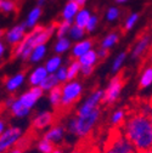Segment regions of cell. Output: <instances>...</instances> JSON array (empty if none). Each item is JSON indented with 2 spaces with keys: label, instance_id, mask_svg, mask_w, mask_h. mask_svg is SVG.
I'll use <instances>...</instances> for the list:
<instances>
[{
  "label": "cell",
  "instance_id": "cell-3",
  "mask_svg": "<svg viewBox=\"0 0 152 153\" xmlns=\"http://www.w3.org/2000/svg\"><path fill=\"white\" fill-rule=\"evenodd\" d=\"M100 118V108L86 114V116H74L68 120V131L74 136L85 137L95 128Z\"/></svg>",
  "mask_w": 152,
  "mask_h": 153
},
{
  "label": "cell",
  "instance_id": "cell-40",
  "mask_svg": "<svg viewBox=\"0 0 152 153\" xmlns=\"http://www.w3.org/2000/svg\"><path fill=\"white\" fill-rule=\"evenodd\" d=\"M5 52H6V46H5L4 42H1V39H0V59L5 55Z\"/></svg>",
  "mask_w": 152,
  "mask_h": 153
},
{
  "label": "cell",
  "instance_id": "cell-41",
  "mask_svg": "<svg viewBox=\"0 0 152 153\" xmlns=\"http://www.w3.org/2000/svg\"><path fill=\"white\" fill-rule=\"evenodd\" d=\"M6 130V122L3 119V118H0V135Z\"/></svg>",
  "mask_w": 152,
  "mask_h": 153
},
{
  "label": "cell",
  "instance_id": "cell-21",
  "mask_svg": "<svg viewBox=\"0 0 152 153\" xmlns=\"http://www.w3.org/2000/svg\"><path fill=\"white\" fill-rule=\"evenodd\" d=\"M98 60H99L98 51H95V50H92V49L78 59V61H79V63H80L82 66H92V67H94L95 63L98 62Z\"/></svg>",
  "mask_w": 152,
  "mask_h": 153
},
{
  "label": "cell",
  "instance_id": "cell-48",
  "mask_svg": "<svg viewBox=\"0 0 152 153\" xmlns=\"http://www.w3.org/2000/svg\"><path fill=\"white\" fill-rule=\"evenodd\" d=\"M128 1H130V0H116L117 4H125V3H128Z\"/></svg>",
  "mask_w": 152,
  "mask_h": 153
},
{
  "label": "cell",
  "instance_id": "cell-8",
  "mask_svg": "<svg viewBox=\"0 0 152 153\" xmlns=\"http://www.w3.org/2000/svg\"><path fill=\"white\" fill-rule=\"evenodd\" d=\"M43 92L44 91L40 86H31V89L21 94L18 97H16V100L25 108H27L28 111H32L35 107L37 102L39 101V99L43 96Z\"/></svg>",
  "mask_w": 152,
  "mask_h": 153
},
{
  "label": "cell",
  "instance_id": "cell-27",
  "mask_svg": "<svg viewBox=\"0 0 152 153\" xmlns=\"http://www.w3.org/2000/svg\"><path fill=\"white\" fill-rule=\"evenodd\" d=\"M61 97H62V91L61 86H57L49 91V102L52 107H57L61 106Z\"/></svg>",
  "mask_w": 152,
  "mask_h": 153
},
{
  "label": "cell",
  "instance_id": "cell-24",
  "mask_svg": "<svg viewBox=\"0 0 152 153\" xmlns=\"http://www.w3.org/2000/svg\"><path fill=\"white\" fill-rule=\"evenodd\" d=\"M57 86H60V80H59L57 76H56V74H49L40 85L43 91H48V92L55 88H57Z\"/></svg>",
  "mask_w": 152,
  "mask_h": 153
},
{
  "label": "cell",
  "instance_id": "cell-18",
  "mask_svg": "<svg viewBox=\"0 0 152 153\" xmlns=\"http://www.w3.org/2000/svg\"><path fill=\"white\" fill-rule=\"evenodd\" d=\"M62 57L60 55H55V56H51L46 60L45 62V68L46 71L49 72V74H55L57 72L61 67H62Z\"/></svg>",
  "mask_w": 152,
  "mask_h": 153
},
{
  "label": "cell",
  "instance_id": "cell-33",
  "mask_svg": "<svg viewBox=\"0 0 152 153\" xmlns=\"http://www.w3.org/2000/svg\"><path fill=\"white\" fill-rule=\"evenodd\" d=\"M37 148L40 153H52L54 152V143L50 142L49 140L46 139H42L37 145Z\"/></svg>",
  "mask_w": 152,
  "mask_h": 153
},
{
  "label": "cell",
  "instance_id": "cell-43",
  "mask_svg": "<svg viewBox=\"0 0 152 153\" xmlns=\"http://www.w3.org/2000/svg\"><path fill=\"white\" fill-rule=\"evenodd\" d=\"M13 101H15V97H9V99L5 101V107L10 108V107H11V105L13 103Z\"/></svg>",
  "mask_w": 152,
  "mask_h": 153
},
{
  "label": "cell",
  "instance_id": "cell-49",
  "mask_svg": "<svg viewBox=\"0 0 152 153\" xmlns=\"http://www.w3.org/2000/svg\"><path fill=\"white\" fill-rule=\"evenodd\" d=\"M52 153H63V151L62 149H59V148H55Z\"/></svg>",
  "mask_w": 152,
  "mask_h": 153
},
{
  "label": "cell",
  "instance_id": "cell-14",
  "mask_svg": "<svg viewBox=\"0 0 152 153\" xmlns=\"http://www.w3.org/2000/svg\"><path fill=\"white\" fill-rule=\"evenodd\" d=\"M92 49V40L90 39H83L80 42H77L71 49L72 51V57L74 60H78L79 57H82L84 53L90 51Z\"/></svg>",
  "mask_w": 152,
  "mask_h": 153
},
{
  "label": "cell",
  "instance_id": "cell-45",
  "mask_svg": "<svg viewBox=\"0 0 152 153\" xmlns=\"http://www.w3.org/2000/svg\"><path fill=\"white\" fill-rule=\"evenodd\" d=\"M147 117L150 118V122H151V125H152V101L150 102V112H148V116Z\"/></svg>",
  "mask_w": 152,
  "mask_h": 153
},
{
  "label": "cell",
  "instance_id": "cell-6",
  "mask_svg": "<svg viewBox=\"0 0 152 153\" xmlns=\"http://www.w3.org/2000/svg\"><path fill=\"white\" fill-rule=\"evenodd\" d=\"M123 78L122 75L117 74L115 75L113 78L110 80L107 88L104 90V99H102V102L104 103H107V105H111L113 102H116L119 97V95L122 92V89H123Z\"/></svg>",
  "mask_w": 152,
  "mask_h": 153
},
{
  "label": "cell",
  "instance_id": "cell-47",
  "mask_svg": "<svg viewBox=\"0 0 152 153\" xmlns=\"http://www.w3.org/2000/svg\"><path fill=\"white\" fill-rule=\"evenodd\" d=\"M136 153H152V148H150V149H144V151H138Z\"/></svg>",
  "mask_w": 152,
  "mask_h": 153
},
{
  "label": "cell",
  "instance_id": "cell-25",
  "mask_svg": "<svg viewBox=\"0 0 152 153\" xmlns=\"http://www.w3.org/2000/svg\"><path fill=\"white\" fill-rule=\"evenodd\" d=\"M139 84H140L141 89H146L152 85V66H148L142 71V73L140 75Z\"/></svg>",
  "mask_w": 152,
  "mask_h": 153
},
{
  "label": "cell",
  "instance_id": "cell-13",
  "mask_svg": "<svg viewBox=\"0 0 152 153\" xmlns=\"http://www.w3.org/2000/svg\"><path fill=\"white\" fill-rule=\"evenodd\" d=\"M26 82V74L23 72H18L5 80V88L10 92H15L20 89Z\"/></svg>",
  "mask_w": 152,
  "mask_h": 153
},
{
  "label": "cell",
  "instance_id": "cell-51",
  "mask_svg": "<svg viewBox=\"0 0 152 153\" xmlns=\"http://www.w3.org/2000/svg\"><path fill=\"white\" fill-rule=\"evenodd\" d=\"M72 153H83L82 151H79V149H75V151H73Z\"/></svg>",
  "mask_w": 152,
  "mask_h": 153
},
{
  "label": "cell",
  "instance_id": "cell-10",
  "mask_svg": "<svg viewBox=\"0 0 152 153\" xmlns=\"http://www.w3.org/2000/svg\"><path fill=\"white\" fill-rule=\"evenodd\" d=\"M151 43H152V36L148 33L141 35L135 43V45L133 46L130 57L133 60H138L140 57H142V55L151 48Z\"/></svg>",
  "mask_w": 152,
  "mask_h": 153
},
{
  "label": "cell",
  "instance_id": "cell-31",
  "mask_svg": "<svg viewBox=\"0 0 152 153\" xmlns=\"http://www.w3.org/2000/svg\"><path fill=\"white\" fill-rule=\"evenodd\" d=\"M125 120V112L124 109H116L111 116V124L113 126H119Z\"/></svg>",
  "mask_w": 152,
  "mask_h": 153
},
{
  "label": "cell",
  "instance_id": "cell-35",
  "mask_svg": "<svg viewBox=\"0 0 152 153\" xmlns=\"http://www.w3.org/2000/svg\"><path fill=\"white\" fill-rule=\"evenodd\" d=\"M16 9V3L13 0H1L0 3V10L5 13H10Z\"/></svg>",
  "mask_w": 152,
  "mask_h": 153
},
{
  "label": "cell",
  "instance_id": "cell-11",
  "mask_svg": "<svg viewBox=\"0 0 152 153\" xmlns=\"http://www.w3.org/2000/svg\"><path fill=\"white\" fill-rule=\"evenodd\" d=\"M54 122V113L51 111H40L33 117L32 125L37 130H43L49 128Z\"/></svg>",
  "mask_w": 152,
  "mask_h": 153
},
{
  "label": "cell",
  "instance_id": "cell-34",
  "mask_svg": "<svg viewBox=\"0 0 152 153\" xmlns=\"http://www.w3.org/2000/svg\"><path fill=\"white\" fill-rule=\"evenodd\" d=\"M119 15H121V11L118 7L116 6H111L108 7V10L106 11V20L108 22H113V21H117L118 18H119Z\"/></svg>",
  "mask_w": 152,
  "mask_h": 153
},
{
  "label": "cell",
  "instance_id": "cell-42",
  "mask_svg": "<svg viewBox=\"0 0 152 153\" xmlns=\"http://www.w3.org/2000/svg\"><path fill=\"white\" fill-rule=\"evenodd\" d=\"M102 153H118V152H116L112 147H110L108 145H106L105 148H104V152H102Z\"/></svg>",
  "mask_w": 152,
  "mask_h": 153
},
{
  "label": "cell",
  "instance_id": "cell-52",
  "mask_svg": "<svg viewBox=\"0 0 152 153\" xmlns=\"http://www.w3.org/2000/svg\"><path fill=\"white\" fill-rule=\"evenodd\" d=\"M150 62L152 63V52H151V55H150Z\"/></svg>",
  "mask_w": 152,
  "mask_h": 153
},
{
  "label": "cell",
  "instance_id": "cell-30",
  "mask_svg": "<svg viewBox=\"0 0 152 153\" xmlns=\"http://www.w3.org/2000/svg\"><path fill=\"white\" fill-rule=\"evenodd\" d=\"M72 25H73V22L62 20V21L57 25V28H56V36H57V38L67 36L68 33H69V29H71Z\"/></svg>",
  "mask_w": 152,
  "mask_h": 153
},
{
  "label": "cell",
  "instance_id": "cell-39",
  "mask_svg": "<svg viewBox=\"0 0 152 153\" xmlns=\"http://www.w3.org/2000/svg\"><path fill=\"white\" fill-rule=\"evenodd\" d=\"M98 56H99V59H106V57L108 56V50L100 48V49L98 50Z\"/></svg>",
  "mask_w": 152,
  "mask_h": 153
},
{
  "label": "cell",
  "instance_id": "cell-38",
  "mask_svg": "<svg viewBox=\"0 0 152 153\" xmlns=\"http://www.w3.org/2000/svg\"><path fill=\"white\" fill-rule=\"evenodd\" d=\"M92 72H94V67H92V66H82V68H80V73H82L84 76L91 75Z\"/></svg>",
  "mask_w": 152,
  "mask_h": 153
},
{
  "label": "cell",
  "instance_id": "cell-12",
  "mask_svg": "<svg viewBox=\"0 0 152 153\" xmlns=\"http://www.w3.org/2000/svg\"><path fill=\"white\" fill-rule=\"evenodd\" d=\"M49 75L45 66H38L35 67L28 75V83L31 86H40L45 78Z\"/></svg>",
  "mask_w": 152,
  "mask_h": 153
},
{
  "label": "cell",
  "instance_id": "cell-17",
  "mask_svg": "<svg viewBox=\"0 0 152 153\" xmlns=\"http://www.w3.org/2000/svg\"><path fill=\"white\" fill-rule=\"evenodd\" d=\"M40 16H42V7H40V6L33 7V9L28 12L27 18H26V21H25L27 28H31V29L35 28L37 25H38V22H39Z\"/></svg>",
  "mask_w": 152,
  "mask_h": 153
},
{
  "label": "cell",
  "instance_id": "cell-15",
  "mask_svg": "<svg viewBox=\"0 0 152 153\" xmlns=\"http://www.w3.org/2000/svg\"><path fill=\"white\" fill-rule=\"evenodd\" d=\"M79 10H80V6L77 3H75V1H72V0H69V1L62 9V12H61L62 20L73 22L75 16H77V13L79 12Z\"/></svg>",
  "mask_w": 152,
  "mask_h": 153
},
{
  "label": "cell",
  "instance_id": "cell-54",
  "mask_svg": "<svg viewBox=\"0 0 152 153\" xmlns=\"http://www.w3.org/2000/svg\"><path fill=\"white\" fill-rule=\"evenodd\" d=\"M72 1H75V0H72Z\"/></svg>",
  "mask_w": 152,
  "mask_h": 153
},
{
  "label": "cell",
  "instance_id": "cell-22",
  "mask_svg": "<svg viewBox=\"0 0 152 153\" xmlns=\"http://www.w3.org/2000/svg\"><path fill=\"white\" fill-rule=\"evenodd\" d=\"M85 33H86V30H85L84 27H80V26H77V25L73 23L72 27H71V29H69L68 35H69V39L71 40H74L75 43H77V42H80V40L84 39Z\"/></svg>",
  "mask_w": 152,
  "mask_h": 153
},
{
  "label": "cell",
  "instance_id": "cell-53",
  "mask_svg": "<svg viewBox=\"0 0 152 153\" xmlns=\"http://www.w3.org/2000/svg\"><path fill=\"white\" fill-rule=\"evenodd\" d=\"M151 48H152V43H151Z\"/></svg>",
  "mask_w": 152,
  "mask_h": 153
},
{
  "label": "cell",
  "instance_id": "cell-20",
  "mask_svg": "<svg viewBox=\"0 0 152 153\" xmlns=\"http://www.w3.org/2000/svg\"><path fill=\"white\" fill-rule=\"evenodd\" d=\"M69 49H72V45H71V39L67 36H63V38H57L55 45H54V50L57 55H61V53H65L67 52Z\"/></svg>",
  "mask_w": 152,
  "mask_h": 153
},
{
  "label": "cell",
  "instance_id": "cell-1",
  "mask_svg": "<svg viewBox=\"0 0 152 153\" xmlns=\"http://www.w3.org/2000/svg\"><path fill=\"white\" fill-rule=\"evenodd\" d=\"M119 130L138 151L152 148V125L145 114L140 112L129 114Z\"/></svg>",
  "mask_w": 152,
  "mask_h": 153
},
{
  "label": "cell",
  "instance_id": "cell-37",
  "mask_svg": "<svg viewBox=\"0 0 152 153\" xmlns=\"http://www.w3.org/2000/svg\"><path fill=\"white\" fill-rule=\"evenodd\" d=\"M55 74H56V76L59 78L60 83H63V84H65V83L68 82V71H67V67L62 66Z\"/></svg>",
  "mask_w": 152,
  "mask_h": 153
},
{
  "label": "cell",
  "instance_id": "cell-29",
  "mask_svg": "<svg viewBox=\"0 0 152 153\" xmlns=\"http://www.w3.org/2000/svg\"><path fill=\"white\" fill-rule=\"evenodd\" d=\"M80 68H82V65L79 63L78 60H73V61L69 62V65L67 67V71H68V82L69 80H74L75 76L80 73Z\"/></svg>",
  "mask_w": 152,
  "mask_h": 153
},
{
  "label": "cell",
  "instance_id": "cell-9",
  "mask_svg": "<svg viewBox=\"0 0 152 153\" xmlns=\"http://www.w3.org/2000/svg\"><path fill=\"white\" fill-rule=\"evenodd\" d=\"M27 26L26 23H21V25H16L13 26L11 29H9L5 33V39L10 45H18L27 35Z\"/></svg>",
  "mask_w": 152,
  "mask_h": 153
},
{
  "label": "cell",
  "instance_id": "cell-16",
  "mask_svg": "<svg viewBox=\"0 0 152 153\" xmlns=\"http://www.w3.org/2000/svg\"><path fill=\"white\" fill-rule=\"evenodd\" d=\"M65 136V128L61 125H54L51 126L44 135V139L49 140L50 142H60Z\"/></svg>",
  "mask_w": 152,
  "mask_h": 153
},
{
  "label": "cell",
  "instance_id": "cell-55",
  "mask_svg": "<svg viewBox=\"0 0 152 153\" xmlns=\"http://www.w3.org/2000/svg\"><path fill=\"white\" fill-rule=\"evenodd\" d=\"M0 3H1V0H0Z\"/></svg>",
  "mask_w": 152,
  "mask_h": 153
},
{
  "label": "cell",
  "instance_id": "cell-2",
  "mask_svg": "<svg viewBox=\"0 0 152 153\" xmlns=\"http://www.w3.org/2000/svg\"><path fill=\"white\" fill-rule=\"evenodd\" d=\"M56 28L57 25H50L48 27H35L33 28L27 35L25 39L18 44L15 50L13 55L17 59H21L23 61H29V56L33 51V49L40 44H46V42L50 40V38L56 33Z\"/></svg>",
  "mask_w": 152,
  "mask_h": 153
},
{
  "label": "cell",
  "instance_id": "cell-5",
  "mask_svg": "<svg viewBox=\"0 0 152 153\" xmlns=\"http://www.w3.org/2000/svg\"><path fill=\"white\" fill-rule=\"evenodd\" d=\"M22 140V129L10 126L0 135V153H7Z\"/></svg>",
  "mask_w": 152,
  "mask_h": 153
},
{
  "label": "cell",
  "instance_id": "cell-50",
  "mask_svg": "<svg viewBox=\"0 0 152 153\" xmlns=\"http://www.w3.org/2000/svg\"><path fill=\"white\" fill-rule=\"evenodd\" d=\"M1 36H4V30L0 29V39H1Z\"/></svg>",
  "mask_w": 152,
  "mask_h": 153
},
{
  "label": "cell",
  "instance_id": "cell-32",
  "mask_svg": "<svg viewBox=\"0 0 152 153\" xmlns=\"http://www.w3.org/2000/svg\"><path fill=\"white\" fill-rule=\"evenodd\" d=\"M139 17H140V15H139L138 12L130 13V15L127 17V20L124 21V30H131L133 28H134L135 25H136L138 21H139Z\"/></svg>",
  "mask_w": 152,
  "mask_h": 153
},
{
  "label": "cell",
  "instance_id": "cell-26",
  "mask_svg": "<svg viewBox=\"0 0 152 153\" xmlns=\"http://www.w3.org/2000/svg\"><path fill=\"white\" fill-rule=\"evenodd\" d=\"M91 12L88 10V9H80L79 12L77 13V16H75L74 18V25H77V26H80V27H84L86 26L88 21L90 20V17H91Z\"/></svg>",
  "mask_w": 152,
  "mask_h": 153
},
{
  "label": "cell",
  "instance_id": "cell-44",
  "mask_svg": "<svg viewBox=\"0 0 152 153\" xmlns=\"http://www.w3.org/2000/svg\"><path fill=\"white\" fill-rule=\"evenodd\" d=\"M7 153H23V151H22V148H21V147H15V148L10 149Z\"/></svg>",
  "mask_w": 152,
  "mask_h": 153
},
{
  "label": "cell",
  "instance_id": "cell-4",
  "mask_svg": "<svg viewBox=\"0 0 152 153\" xmlns=\"http://www.w3.org/2000/svg\"><path fill=\"white\" fill-rule=\"evenodd\" d=\"M61 91H62L61 106L63 108H68L82 96L83 85L78 80H69L61 86Z\"/></svg>",
  "mask_w": 152,
  "mask_h": 153
},
{
  "label": "cell",
  "instance_id": "cell-19",
  "mask_svg": "<svg viewBox=\"0 0 152 153\" xmlns=\"http://www.w3.org/2000/svg\"><path fill=\"white\" fill-rule=\"evenodd\" d=\"M46 45L45 44H40L33 49L31 56H29V62L32 63H39L42 60H44V57L46 56Z\"/></svg>",
  "mask_w": 152,
  "mask_h": 153
},
{
  "label": "cell",
  "instance_id": "cell-7",
  "mask_svg": "<svg viewBox=\"0 0 152 153\" xmlns=\"http://www.w3.org/2000/svg\"><path fill=\"white\" fill-rule=\"evenodd\" d=\"M102 99H104V90L101 89L94 90L84 100V102L78 107L77 116H86V114L94 112L95 109H98L99 105L102 102Z\"/></svg>",
  "mask_w": 152,
  "mask_h": 153
},
{
  "label": "cell",
  "instance_id": "cell-36",
  "mask_svg": "<svg viewBox=\"0 0 152 153\" xmlns=\"http://www.w3.org/2000/svg\"><path fill=\"white\" fill-rule=\"evenodd\" d=\"M98 25H99V17H98V16H95V15H92V16L90 17V20L88 21L86 26H85V30H86L88 33L94 32L95 29H96Z\"/></svg>",
  "mask_w": 152,
  "mask_h": 153
},
{
  "label": "cell",
  "instance_id": "cell-23",
  "mask_svg": "<svg viewBox=\"0 0 152 153\" xmlns=\"http://www.w3.org/2000/svg\"><path fill=\"white\" fill-rule=\"evenodd\" d=\"M118 40H119V34L117 32H111L101 40V48L110 50L111 48H113L118 43Z\"/></svg>",
  "mask_w": 152,
  "mask_h": 153
},
{
  "label": "cell",
  "instance_id": "cell-28",
  "mask_svg": "<svg viewBox=\"0 0 152 153\" xmlns=\"http://www.w3.org/2000/svg\"><path fill=\"white\" fill-rule=\"evenodd\" d=\"M125 59H127V52H125V51H122V52H119V53L116 56V59L113 60L112 67H111L112 73L116 74V73L119 72V69L123 67V65H124V62H125Z\"/></svg>",
  "mask_w": 152,
  "mask_h": 153
},
{
  "label": "cell",
  "instance_id": "cell-46",
  "mask_svg": "<svg viewBox=\"0 0 152 153\" xmlns=\"http://www.w3.org/2000/svg\"><path fill=\"white\" fill-rule=\"evenodd\" d=\"M46 1H48V0H38V1H37V6H40L42 7Z\"/></svg>",
  "mask_w": 152,
  "mask_h": 153
}]
</instances>
